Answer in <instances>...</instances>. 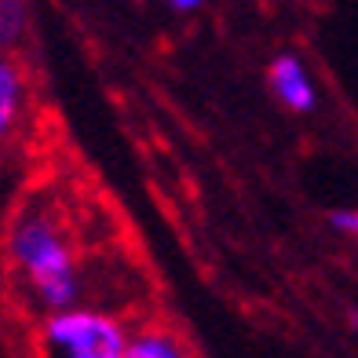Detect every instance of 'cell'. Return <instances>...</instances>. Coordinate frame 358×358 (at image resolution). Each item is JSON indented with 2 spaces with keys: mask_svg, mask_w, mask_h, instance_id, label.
<instances>
[{
  "mask_svg": "<svg viewBox=\"0 0 358 358\" xmlns=\"http://www.w3.org/2000/svg\"><path fill=\"white\" fill-rule=\"evenodd\" d=\"M348 325H351V336L358 340V307H351V311H348Z\"/></svg>",
  "mask_w": 358,
  "mask_h": 358,
  "instance_id": "cell-9",
  "label": "cell"
},
{
  "mask_svg": "<svg viewBox=\"0 0 358 358\" xmlns=\"http://www.w3.org/2000/svg\"><path fill=\"white\" fill-rule=\"evenodd\" d=\"M124 358H198L190 340L176 329V325L161 318H146L132 325V340H128Z\"/></svg>",
  "mask_w": 358,
  "mask_h": 358,
  "instance_id": "cell-5",
  "label": "cell"
},
{
  "mask_svg": "<svg viewBox=\"0 0 358 358\" xmlns=\"http://www.w3.org/2000/svg\"><path fill=\"white\" fill-rule=\"evenodd\" d=\"M267 88L271 95L278 99L289 113H315L318 110V85L311 70H307V62L292 52H282L271 59L267 66Z\"/></svg>",
  "mask_w": 358,
  "mask_h": 358,
  "instance_id": "cell-4",
  "label": "cell"
},
{
  "mask_svg": "<svg viewBox=\"0 0 358 358\" xmlns=\"http://www.w3.org/2000/svg\"><path fill=\"white\" fill-rule=\"evenodd\" d=\"M34 110V80L19 55L0 52V154L22 139Z\"/></svg>",
  "mask_w": 358,
  "mask_h": 358,
  "instance_id": "cell-3",
  "label": "cell"
},
{
  "mask_svg": "<svg viewBox=\"0 0 358 358\" xmlns=\"http://www.w3.org/2000/svg\"><path fill=\"white\" fill-rule=\"evenodd\" d=\"M201 8H205V0H169V11H176V15H194Z\"/></svg>",
  "mask_w": 358,
  "mask_h": 358,
  "instance_id": "cell-8",
  "label": "cell"
},
{
  "mask_svg": "<svg viewBox=\"0 0 358 358\" xmlns=\"http://www.w3.org/2000/svg\"><path fill=\"white\" fill-rule=\"evenodd\" d=\"M132 325L124 315L99 303H77L41 315L34 348L37 358H124Z\"/></svg>",
  "mask_w": 358,
  "mask_h": 358,
  "instance_id": "cell-2",
  "label": "cell"
},
{
  "mask_svg": "<svg viewBox=\"0 0 358 358\" xmlns=\"http://www.w3.org/2000/svg\"><path fill=\"white\" fill-rule=\"evenodd\" d=\"M4 256L29 303L41 315L88 303V271L70 223L48 201H29L11 216Z\"/></svg>",
  "mask_w": 358,
  "mask_h": 358,
  "instance_id": "cell-1",
  "label": "cell"
},
{
  "mask_svg": "<svg viewBox=\"0 0 358 358\" xmlns=\"http://www.w3.org/2000/svg\"><path fill=\"white\" fill-rule=\"evenodd\" d=\"M329 227L340 238L358 241V208H336V213H329Z\"/></svg>",
  "mask_w": 358,
  "mask_h": 358,
  "instance_id": "cell-7",
  "label": "cell"
},
{
  "mask_svg": "<svg viewBox=\"0 0 358 358\" xmlns=\"http://www.w3.org/2000/svg\"><path fill=\"white\" fill-rule=\"evenodd\" d=\"M34 34V4L29 0H0V52L19 55Z\"/></svg>",
  "mask_w": 358,
  "mask_h": 358,
  "instance_id": "cell-6",
  "label": "cell"
}]
</instances>
